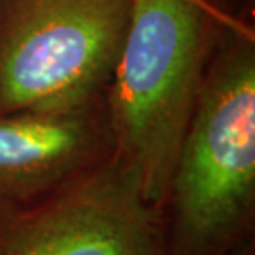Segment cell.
Wrapping results in <instances>:
<instances>
[{"mask_svg": "<svg viewBox=\"0 0 255 255\" xmlns=\"http://www.w3.org/2000/svg\"><path fill=\"white\" fill-rule=\"evenodd\" d=\"M169 255H232L255 219V50L244 40L204 73L164 206Z\"/></svg>", "mask_w": 255, "mask_h": 255, "instance_id": "cell-1", "label": "cell"}, {"mask_svg": "<svg viewBox=\"0 0 255 255\" xmlns=\"http://www.w3.org/2000/svg\"><path fill=\"white\" fill-rule=\"evenodd\" d=\"M207 33L196 0H132L106 86L115 152L134 167L147 201L162 211L206 73Z\"/></svg>", "mask_w": 255, "mask_h": 255, "instance_id": "cell-2", "label": "cell"}, {"mask_svg": "<svg viewBox=\"0 0 255 255\" xmlns=\"http://www.w3.org/2000/svg\"><path fill=\"white\" fill-rule=\"evenodd\" d=\"M131 12L132 0H0V113L96 103Z\"/></svg>", "mask_w": 255, "mask_h": 255, "instance_id": "cell-3", "label": "cell"}, {"mask_svg": "<svg viewBox=\"0 0 255 255\" xmlns=\"http://www.w3.org/2000/svg\"><path fill=\"white\" fill-rule=\"evenodd\" d=\"M0 255H169L166 214L113 152L47 201L0 222Z\"/></svg>", "mask_w": 255, "mask_h": 255, "instance_id": "cell-4", "label": "cell"}, {"mask_svg": "<svg viewBox=\"0 0 255 255\" xmlns=\"http://www.w3.org/2000/svg\"><path fill=\"white\" fill-rule=\"evenodd\" d=\"M115 152L105 108L0 113V222L22 214Z\"/></svg>", "mask_w": 255, "mask_h": 255, "instance_id": "cell-5", "label": "cell"}, {"mask_svg": "<svg viewBox=\"0 0 255 255\" xmlns=\"http://www.w3.org/2000/svg\"><path fill=\"white\" fill-rule=\"evenodd\" d=\"M232 255H255V244H254V239H251L249 242L244 244L242 247H239L236 252Z\"/></svg>", "mask_w": 255, "mask_h": 255, "instance_id": "cell-6", "label": "cell"}]
</instances>
